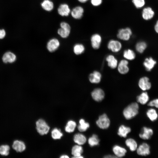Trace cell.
<instances>
[{"instance_id":"cell-1","label":"cell","mask_w":158,"mask_h":158,"mask_svg":"<svg viewBox=\"0 0 158 158\" xmlns=\"http://www.w3.org/2000/svg\"><path fill=\"white\" fill-rule=\"evenodd\" d=\"M139 109V105L137 103H132L124 109L123 115L126 119H130L138 114Z\"/></svg>"},{"instance_id":"cell-2","label":"cell","mask_w":158,"mask_h":158,"mask_svg":"<svg viewBox=\"0 0 158 158\" xmlns=\"http://www.w3.org/2000/svg\"><path fill=\"white\" fill-rule=\"evenodd\" d=\"M36 124L37 130L40 134L43 135L48 133L50 127L44 120L39 119L36 122Z\"/></svg>"},{"instance_id":"cell-3","label":"cell","mask_w":158,"mask_h":158,"mask_svg":"<svg viewBox=\"0 0 158 158\" xmlns=\"http://www.w3.org/2000/svg\"><path fill=\"white\" fill-rule=\"evenodd\" d=\"M60 28L57 30L58 34L62 38L67 37L70 33V26L68 23L63 22L60 23Z\"/></svg>"},{"instance_id":"cell-4","label":"cell","mask_w":158,"mask_h":158,"mask_svg":"<svg viewBox=\"0 0 158 158\" xmlns=\"http://www.w3.org/2000/svg\"><path fill=\"white\" fill-rule=\"evenodd\" d=\"M110 120L107 114H104L100 115L96 121L97 126L102 129H106L109 128L110 125Z\"/></svg>"},{"instance_id":"cell-5","label":"cell","mask_w":158,"mask_h":158,"mask_svg":"<svg viewBox=\"0 0 158 158\" xmlns=\"http://www.w3.org/2000/svg\"><path fill=\"white\" fill-rule=\"evenodd\" d=\"M132 34L131 29L129 28H126L119 29L117 36L121 40L127 41L130 40Z\"/></svg>"},{"instance_id":"cell-6","label":"cell","mask_w":158,"mask_h":158,"mask_svg":"<svg viewBox=\"0 0 158 158\" xmlns=\"http://www.w3.org/2000/svg\"><path fill=\"white\" fill-rule=\"evenodd\" d=\"M122 44L120 41L113 39L109 40L107 45L108 49L115 53L119 52L122 49Z\"/></svg>"},{"instance_id":"cell-7","label":"cell","mask_w":158,"mask_h":158,"mask_svg":"<svg viewBox=\"0 0 158 158\" xmlns=\"http://www.w3.org/2000/svg\"><path fill=\"white\" fill-rule=\"evenodd\" d=\"M128 64V60L126 59L121 60L118 63L117 67L119 73L122 75L127 74L129 71Z\"/></svg>"},{"instance_id":"cell-8","label":"cell","mask_w":158,"mask_h":158,"mask_svg":"<svg viewBox=\"0 0 158 158\" xmlns=\"http://www.w3.org/2000/svg\"><path fill=\"white\" fill-rule=\"evenodd\" d=\"M92 98L97 102L101 101L105 97V93L104 90L100 88H95L91 93Z\"/></svg>"},{"instance_id":"cell-9","label":"cell","mask_w":158,"mask_h":158,"mask_svg":"<svg viewBox=\"0 0 158 158\" xmlns=\"http://www.w3.org/2000/svg\"><path fill=\"white\" fill-rule=\"evenodd\" d=\"M90 41L92 47L94 49H98L100 47L101 45L102 37L98 34H94L91 37Z\"/></svg>"},{"instance_id":"cell-10","label":"cell","mask_w":158,"mask_h":158,"mask_svg":"<svg viewBox=\"0 0 158 158\" xmlns=\"http://www.w3.org/2000/svg\"><path fill=\"white\" fill-rule=\"evenodd\" d=\"M138 85L140 88L143 91L149 90L151 87V84L149 78L147 77L141 78L138 82Z\"/></svg>"},{"instance_id":"cell-11","label":"cell","mask_w":158,"mask_h":158,"mask_svg":"<svg viewBox=\"0 0 158 158\" xmlns=\"http://www.w3.org/2000/svg\"><path fill=\"white\" fill-rule=\"evenodd\" d=\"M138 154L142 156H146L150 153V147L146 143H143L137 149Z\"/></svg>"},{"instance_id":"cell-12","label":"cell","mask_w":158,"mask_h":158,"mask_svg":"<svg viewBox=\"0 0 158 158\" xmlns=\"http://www.w3.org/2000/svg\"><path fill=\"white\" fill-rule=\"evenodd\" d=\"M102 75L98 71L95 70L90 73L88 77L90 82L92 83L97 84L99 83L101 80Z\"/></svg>"},{"instance_id":"cell-13","label":"cell","mask_w":158,"mask_h":158,"mask_svg":"<svg viewBox=\"0 0 158 158\" xmlns=\"http://www.w3.org/2000/svg\"><path fill=\"white\" fill-rule=\"evenodd\" d=\"M60 44L59 41L57 39L52 38L48 42L47 45V49L50 52H53L58 48Z\"/></svg>"},{"instance_id":"cell-14","label":"cell","mask_w":158,"mask_h":158,"mask_svg":"<svg viewBox=\"0 0 158 158\" xmlns=\"http://www.w3.org/2000/svg\"><path fill=\"white\" fill-rule=\"evenodd\" d=\"M153 133V130L152 129L145 126L142 128L141 132L139 134V136L142 139L147 140L151 138Z\"/></svg>"},{"instance_id":"cell-15","label":"cell","mask_w":158,"mask_h":158,"mask_svg":"<svg viewBox=\"0 0 158 158\" xmlns=\"http://www.w3.org/2000/svg\"><path fill=\"white\" fill-rule=\"evenodd\" d=\"M84 12L83 8L81 6H78L73 8L71 11V16L74 18L79 19L82 18Z\"/></svg>"},{"instance_id":"cell-16","label":"cell","mask_w":158,"mask_h":158,"mask_svg":"<svg viewBox=\"0 0 158 158\" xmlns=\"http://www.w3.org/2000/svg\"><path fill=\"white\" fill-rule=\"evenodd\" d=\"M106 61L108 66L112 69H114L117 67L118 63L117 59L112 54L108 55L106 58Z\"/></svg>"},{"instance_id":"cell-17","label":"cell","mask_w":158,"mask_h":158,"mask_svg":"<svg viewBox=\"0 0 158 158\" xmlns=\"http://www.w3.org/2000/svg\"><path fill=\"white\" fill-rule=\"evenodd\" d=\"M58 14L62 16H67L71 13V10L68 4H61L57 9Z\"/></svg>"},{"instance_id":"cell-18","label":"cell","mask_w":158,"mask_h":158,"mask_svg":"<svg viewBox=\"0 0 158 158\" xmlns=\"http://www.w3.org/2000/svg\"><path fill=\"white\" fill-rule=\"evenodd\" d=\"M156 63V61L152 58H147L143 63V65L145 70L147 71H150L154 67Z\"/></svg>"},{"instance_id":"cell-19","label":"cell","mask_w":158,"mask_h":158,"mask_svg":"<svg viewBox=\"0 0 158 158\" xmlns=\"http://www.w3.org/2000/svg\"><path fill=\"white\" fill-rule=\"evenodd\" d=\"M112 150L115 156L117 157H121L124 156L127 152L124 148L118 145H114L113 147Z\"/></svg>"},{"instance_id":"cell-20","label":"cell","mask_w":158,"mask_h":158,"mask_svg":"<svg viewBox=\"0 0 158 158\" xmlns=\"http://www.w3.org/2000/svg\"><path fill=\"white\" fill-rule=\"evenodd\" d=\"M154 12L150 7L144 8L142 12V16L145 20H148L151 19L154 16Z\"/></svg>"},{"instance_id":"cell-21","label":"cell","mask_w":158,"mask_h":158,"mask_svg":"<svg viewBox=\"0 0 158 158\" xmlns=\"http://www.w3.org/2000/svg\"><path fill=\"white\" fill-rule=\"evenodd\" d=\"M3 61L4 63H12L16 60V56L13 53L8 51L6 52L2 58Z\"/></svg>"},{"instance_id":"cell-22","label":"cell","mask_w":158,"mask_h":158,"mask_svg":"<svg viewBox=\"0 0 158 158\" xmlns=\"http://www.w3.org/2000/svg\"><path fill=\"white\" fill-rule=\"evenodd\" d=\"M83 152L82 147L79 145H76L74 146L71 150V153L73 156V158H83L81 156V154Z\"/></svg>"},{"instance_id":"cell-23","label":"cell","mask_w":158,"mask_h":158,"mask_svg":"<svg viewBox=\"0 0 158 158\" xmlns=\"http://www.w3.org/2000/svg\"><path fill=\"white\" fill-rule=\"evenodd\" d=\"M13 148L17 152H21L25 149V145L23 142L21 141L16 140L12 145Z\"/></svg>"},{"instance_id":"cell-24","label":"cell","mask_w":158,"mask_h":158,"mask_svg":"<svg viewBox=\"0 0 158 158\" xmlns=\"http://www.w3.org/2000/svg\"><path fill=\"white\" fill-rule=\"evenodd\" d=\"M131 130L130 127L124 125H121L118 129L117 133L120 136L126 138L127 134L130 132Z\"/></svg>"},{"instance_id":"cell-25","label":"cell","mask_w":158,"mask_h":158,"mask_svg":"<svg viewBox=\"0 0 158 158\" xmlns=\"http://www.w3.org/2000/svg\"><path fill=\"white\" fill-rule=\"evenodd\" d=\"M123 56L125 59L128 60L132 61L135 59L136 54L133 50L128 49L124 51L123 52Z\"/></svg>"},{"instance_id":"cell-26","label":"cell","mask_w":158,"mask_h":158,"mask_svg":"<svg viewBox=\"0 0 158 158\" xmlns=\"http://www.w3.org/2000/svg\"><path fill=\"white\" fill-rule=\"evenodd\" d=\"M74 142L78 145H82L84 144L86 141V138L83 134L78 133L75 134L73 137Z\"/></svg>"},{"instance_id":"cell-27","label":"cell","mask_w":158,"mask_h":158,"mask_svg":"<svg viewBox=\"0 0 158 158\" xmlns=\"http://www.w3.org/2000/svg\"><path fill=\"white\" fill-rule=\"evenodd\" d=\"M149 99V95L146 92H142L136 97L138 102L142 104H146L148 102Z\"/></svg>"},{"instance_id":"cell-28","label":"cell","mask_w":158,"mask_h":158,"mask_svg":"<svg viewBox=\"0 0 158 158\" xmlns=\"http://www.w3.org/2000/svg\"><path fill=\"white\" fill-rule=\"evenodd\" d=\"M41 5L42 8L47 11H51L54 7L53 2L50 0H44Z\"/></svg>"},{"instance_id":"cell-29","label":"cell","mask_w":158,"mask_h":158,"mask_svg":"<svg viewBox=\"0 0 158 158\" xmlns=\"http://www.w3.org/2000/svg\"><path fill=\"white\" fill-rule=\"evenodd\" d=\"M125 144L131 151H135L137 148V143L136 141L133 138L127 139L125 141Z\"/></svg>"},{"instance_id":"cell-30","label":"cell","mask_w":158,"mask_h":158,"mask_svg":"<svg viewBox=\"0 0 158 158\" xmlns=\"http://www.w3.org/2000/svg\"><path fill=\"white\" fill-rule=\"evenodd\" d=\"M146 115L148 118L152 121H156L158 116L156 111L153 109H148L146 112Z\"/></svg>"},{"instance_id":"cell-31","label":"cell","mask_w":158,"mask_h":158,"mask_svg":"<svg viewBox=\"0 0 158 158\" xmlns=\"http://www.w3.org/2000/svg\"><path fill=\"white\" fill-rule=\"evenodd\" d=\"M147 46V44L145 42L141 41L136 43L135 46V49L138 52L141 54L144 52Z\"/></svg>"},{"instance_id":"cell-32","label":"cell","mask_w":158,"mask_h":158,"mask_svg":"<svg viewBox=\"0 0 158 158\" xmlns=\"http://www.w3.org/2000/svg\"><path fill=\"white\" fill-rule=\"evenodd\" d=\"M88 142L90 146L93 147L99 144V140L97 135L94 134L89 138Z\"/></svg>"},{"instance_id":"cell-33","label":"cell","mask_w":158,"mask_h":158,"mask_svg":"<svg viewBox=\"0 0 158 158\" xmlns=\"http://www.w3.org/2000/svg\"><path fill=\"white\" fill-rule=\"evenodd\" d=\"M79 124L78 126L79 131L81 132L86 131L90 127V124L88 122H86L82 118L79 121Z\"/></svg>"},{"instance_id":"cell-34","label":"cell","mask_w":158,"mask_h":158,"mask_svg":"<svg viewBox=\"0 0 158 158\" xmlns=\"http://www.w3.org/2000/svg\"><path fill=\"white\" fill-rule=\"evenodd\" d=\"M76 126V123L73 120L68 121L65 127V131L68 133L73 132Z\"/></svg>"},{"instance_id":"cell-35","label":"cell","mask_w":158,"mask_h":158,"mask_svg":"<svg viewBox=\"0 0 158 158\" xmlns=\"http://www.w3.org/2000/svg\"><path fill=\"white\" fill-rule=\"evenodd\" d=\"M85 48L83 45L81 44H77L73 47L74 53L77 55H79L83 53L85 50Z\"/></svg>"},{"instance_id":"cell-36","label":"cell","mask_w":158,"mask_h":158,"mask_svg":"<svg viewBox=\"0 0 158 158\" xmlns=\"http://www.w3.org/2000/svg\"><path fill=\"white\" fill-rule=\"evenodd\" d=\"M52 138L55 140L60 139L63 135L61 130L56 128L54 129L51 132Z\"/></svg>"},{"instance_id":"cell-37","label":"cell","mask_w":158,"mask_h":158,"mask_svg":"<svg viewBox=\"0 0 158 158\" xmlns=\"http://www.w3.org/2000/svg\"><path fill=\"white\" fill-rule=\"evenodd\" d=\"M9 146L7 145H2L0 146V154L3 156H7L9 153Z\"/></svg>"},{"instance_id":"cell-38","label":"cell","mask_w":158,"mask_h":158,"mask_svg":"<svg viewBox=\"0 0 158 158\" xmlns=\"http://www.w3.org/2000/svg\"><path fill=\"white\" fill-rule=\"evenodd\" d=\"M133 4L137 8H142L145 5V0H132Z\"/></svg>"},{"instance_id":"cell-39","label":"cell","mask_w":158,"mask_h":158,"mask_svg":"<svg viewBox=\"0 0 158 158\" xmlns=\"http://www.w3.org/2000/svg\"><path fill=\"white\" fill-rule=\"evenodd\" d=\"M147 105L150 107H154L158 108V99H154L148 103Z\"/></svg>"},{"instance_id":"cell-40","label":"cell","mask_w":158,"mask_h":158,"mask_svg":"<svg viewBox=\"0 0 158 158\" xmlns=\"http://www.w3.org/2000/svg\"><path fill=\"white\" fill-rule=\"evenodd\" d=\"M92 4L94 6H98L101 5L102 0H91Z\"/></svg>"},{"instance_id":"cell-41","label":"cell","mask_w":158,"mask_h":158,"mask_svg":"<svg viewBox=\"0 0 158 158\" xmlns=\"http://www.w3.org/2000/svg\"><path fill=\"white\" fill-rule=\"evenodd\" d=\"M6 32L4 29H0V39H2L6 35Z\"/></svg>"},{"instance_id":"cell-42","label":"cell","mask_w":158,"mask_h":158,"mask_svg":"<svg viewBox=\"0 0 158 158\" xmlns=\"http://www.w3.org/2000/svg\"><path fill=\"white\" fill-rule=\"evenodd\" d=\"M154 28L156 32L158 33V20L157 21L154 26Z\"/></svg>"},{"instance_id":"cell-43","label":"cell","mask_w":158,"mask_h":158,"mask_svg":"<svg viewBox=\"0 0 158 158\" xmlns=\"http://www.w3.org/2000/svg\"><path fill=\"white\" fill-rule=\"evenodd\" d=\"M104 158H115L117 157L116 156L112 155H105L104 157Z\"/></svg>"},{"instance_id":"cell-44","label":"cell","mask_w":158,"mask_h":158,"mask_svg":"<svg viewBox=\"0 0 158 158\" xmlns=\"http://www.w3.org/2000/svg\"><path fill=\"white\" fill-rule=\"evenodd\" d=\"M60 158H68L69 157L66 155H61L60 157Z\"/></svg>"},{"instance_id":"cell-45","label":"cell","mask_w":158,"mask_h":158,"mask_svg":"<svg viewBox=\"0 0 158 158\" xmlns=\"http://www.w3.org/2000/svg\"><path fill=\"white\" fill-rule=\"evenodd\" d=\"M78 1L81 3H84L87 2L88 0H78Z\"/></svg>"}]
</instances>
